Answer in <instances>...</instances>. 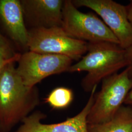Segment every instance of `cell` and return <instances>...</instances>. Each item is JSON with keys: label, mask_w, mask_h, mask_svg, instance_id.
<instances>
[{"label": "cell", "mask_w": 132, "mask_h": 132, "mask_svg": "<svg viewBox=\"0 0 132 132\" xmlns=\"http://www.w3.org/2000/svg\"><path fill=\"white\" fill-rule=\"evenodd\" d=\"M40 103L35 86H25L15 68L8 64L0 76V132H10Z\"/></svg>", "instance_id": "1"}, {"label": "cell", "mask_w": 132, "mask_h": 132, "mask_svg": "<svg viewBox=\"0 0 132 132\" xmlns=\"http://www.w3.org/2000/svg\"><path fill=\"white\" fill-rule=\"evenodd\" d=\"M127 66L126 50L119 45L108 42L88 43L86 54L72 64L68 72L87 71L81 85L89 93L100 82Z\"/></svg>", "instance_id": "2"}, {"label": "cell", "mask_w": 132, "mask_h": 132, "mask_svg": "<svg viewBox=\"0 0 132 132\" xmlns=\"http://www.w3.org/2000/svg\"><path fill=\"white\" fill-rule=\"evenodd\" d=\"M132 88V80L127 68L102 81L101 88L95 93L94 102L87 117L88 124L108 122L118 111Z\"/></svg>", "instance_id": "3"}, {"label": "cell", "mask_w": 132, "mask_h": 132, "mask_svg": "<svg viewBox=\"0 0 132 132\" xmlns=\"http://www.w3.org/2000/svg\"><path fill=\"white\" fill-rule=\"evenodd\" d=\"M62 28L71 37L86 42L119 45L118 39L102 20L93 13L81 12L71 0L64 1Z\"/></svg>", "instance_id": "4"}, {"label": "cell", "mask_w": 132, "mask_h": 132, "mask_svg": "<svg viewBox=\"0 0 132 132\" xmlns=\"http://www.w3.org/2000/svg\"><path fill=\"white\" fill-rule=\"evenodd\" d=\"M28 47L31 52L64 55L78 61L87 52L88 43L71 37L62 28H31Z\"/></svg>", "instance_id": "5"}, {"label": "cell", "mask_w": 132, "mask_h": 132, "mask_svg": "<svg viewBox=\"0 0 132 132\" xmlns=\"http://www.w3.org/2000/svg\"><path fill=\"white\" fill-rule=\"evenodd\" d=\"M16 70L25 86L32 88L49 76L68 72L73 60L68 57L29 51L21 55Z\"/></svg>", "instance_id": "6"}, {"label": "cell", "mask_w": 132, "mask_h": 132, "mask_svg": "<svg viewBox=\"0 0 132 132\" xmlns=\"http://www.w3.org/2000/svg\"><path fill=\"white\" fill-rule=\"evenodd\" d=\"M76 7L94 10L118 39L119 45L127 49L132 44V26L128 18L126 6L112 0H72Z\"/></svg>", "instance_id": "7"}, {"label": "cell", "mask_w": 132, "mask_h": 132, "mask_svg": "<svg viewBox=\"0 0 132 132\" xmlns=\"http://www.w3.org/2000/svg\"><path fill=\"white\" fill-rule=\"evenodd\" d=\"M97 85L90 92V97L84 107L75 116L58 123L45 124L42 120L47 115L40 111L30 114L14 132H88L87 117L94 102Z\"/></svg>", "instance_id": "8"}, {"label": "cell", "mask_w": 132, "mask_h": 132, "mask_svg": "<svg viewBox=\"0 0 132 132\" xmlns=\"http://www.w3.org/2000/svg\"><path fill=\"white\" fill-rule=\"evenodd\" d=\"M24 14L33 28H62L63 0H24Z\"/></svg>", "instance_id": "9"}, {"label": "cell", "mask_w": 132, "mask_h": 132, "mask_svg": "<svg viewBox=\"0 0 132 132\" xmlns=\"http://www.w3.org/2000/svg\"><path fill=\"white\" fill-rule=\"evenodd\" d=\"M0 17L11 38L19 45L28 47V31L26 28L21 2L1 0Z\"/></svg>", "instance_id": "10"}, {"label": "cell", "mask_w": 132, "mask_h": 132, "mask_svg": "<svg viewBox=\"0 0 132 132\" xmlns=\"http://www.w3.org/2000/svg\"><path fill=\"white\" fill-rule=\"evenodd\" d=\"M88 132H132V106L122 105L108 122L88 124Z\"/></svg>", "instance_id": "11"}, {"label": "cell", "mask_w": 132, "mask_h": 132, "mask_svg": "<svg viewBox=\"0 0 132 132\" xmlns=\"http://www.w3.org/2000/svg\"><path fill=\"white\" fill-rule=\"evenodd\" d=\"M73 99V93L71 89L60 87L54 89L45 98V102L54 109L68 108Z\"/></svg>", "instance_id": "12"}, {"label": "cell", "mask_w": 132, "mask_h": 132, "mask_svg": "<svg viewBox=\"0 0 132 132\" xmlns=\"http://www.w3.org/2000/svg\"><path fill=\"white\" fill-rule=\"evenodd\" d=\"M0 52L6 59H10L17 53L14 52L10 43L0 33Z\"/></svg>", "instance_id": "13"}, {"label": "cell", "mask_w": 132, "mask_h": 132, "mask_svg": "<svg viewBox=\"0 0 132 132\" xmlns=\"http://www.w3.org/2000/svg\"><path fill=\"white\" fill-rule=\"evenodd\" d=\"M20 56L21 54L17 53V54L13 58H11L10 59H6L0 52V76L6 66L10 63L18 61Z\"/></svg>", "instance_id": "14"}, {"label": "cell", "mask_w": 132, "mask_h": 132, "mask_svg": "<svg viewBox=\"0 0 132 132\" xmlns=\"http://www.w3.org/2000/svg\"><path fill=\"white\" fill-rule=\"evenodd\" d=\"M126 52L128 62V66L126 68L128 71L129 76L132 80V44L126 49Z\"/></svg>", "instance_id": "15"}, {"label": "cell", "mask_w": 132, "mask_h": 132, "mask_svg": "<svg viewBox=\"0 0 132 132\" xmlns=\"http://www.w3.org/2000/svg\"><path fill=\"white\" fill-rule=\"evenodd\" d=\"M128 18L132 26V1H131L130 3L126 6Z\"/></svg>", "instance_id": "16"}, {"label": "cell", "mask_w": 132, "mask_h": 132, "mask_svg": "<svg viewBox=\"0 0 132 132\" xmlns=\"http://www.w3.org/2000/svg\"><path fill=\"white\" fill-rule=\"evenodd\" d=\"M124 104H125L126 105L132 106V88L129 92L127 96H126Z\"/></svg>", "instance_id": "17"}]
</instances>
